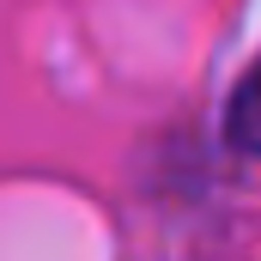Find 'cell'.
<instances>
[{
	"label": "cell",
	"mask_w": 261,
	"mask_h": 261,
	"mask_svg": "<svg viewBox=\"0 0 261 261\" xmlns=\"http://www.w3.org/2000/svg\"><path fill=\"white\" fill-rule=\"evenodd\" d=\"M225 140H231L237 152L261 158V61L243 73V85H237L231 103H225Z\"/></svg>",
	"instance_id": "cell-1"
}]
</instances>
